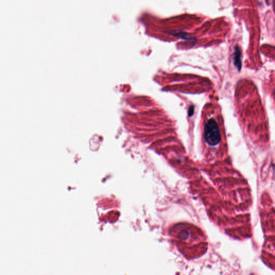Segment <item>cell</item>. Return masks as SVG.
<instances>
[{
	"label": "cell",
	"mask_w": 275,
	"mask_h": 275,
	"mask_svg": "<svg viewBox=\"0 0 275 275\" xmlns=\"http://www.w3.org/2000/svg\"><path fill=\"white\" fill-rule=\"evenodd\" d=\"M204 137L207 144L215 147L221 140V129L217 119L211 118L206 120L204 126Z\"/></svg>",
	"instance_id": "obj_1"
},
{
	"label": "cell",
	"mask_w": 275,
	"mask_h": 275,
	"mask_svg": "<svg viewBox=\"0 0 275 275\" xmlns=\"http://www.w3.org/2000/svg\"><path fill=\"white\" fill-rule=\"evenodd\" d=\"M268 1H269V0H266V2H267V3L268 4Z\"/></svg>",
	"instance_id": "obj_2"
}]
</instances>
